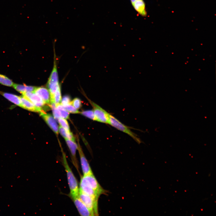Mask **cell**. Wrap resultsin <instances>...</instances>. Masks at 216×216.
<instances>
[{
  "label": "cell",
  "mask_w": 216,
  "mask_h": 216,
  "mask_svg": "<svg viewBox=\"0 0 216 216\" xmlns=\"http://www.w3.org/2000/svg\"><path fill=\"white\" fill-rule=\"evenodd\" d=\"M62 152V163L66 172L70 190L68 196L70 198L78 196L79 188L77 181L69 165L65 154L63 151Z\"/></svg>",
  "instance_id": "obj_1"
},
{
  "label": "cell",
  "mask_w": 216,
  "mask_h": 216,
  "mask_svg": "<svg viewBox=\"0 0 216 216\" xmlns=\"http://www.w3.org/2000/svg\"><path fill=\"white\" fill-rule=\"evenodd\" d=\"M118 130L129 135L137 143L140 144L141 141L137 135L132 131L129 127L122 123L118 120L111 114L109 124Z\"/></svg>",
  "instance_id": "obj_2"
},
{
  "label": "cell",
  "mask_w": 216,
  "mask_h": 216,
  "mask_svg": "<svg viewBox=\"0 0 216 216\" xmlns=\"http://www.w3.org/2000/svg\"><path fill=\"white\" fill-rule=\"evenodd\" d=\"M79 196L93 216L98 215V200L92 197L79 191Z\"/></svg>",
  "instance_id": "obj_3"
},
{
  "label": "cell",
  "mask_w": 216,
  "mask_h": 216,
  "mask_svg": "<svg viewBox=\"0 0 216 216\" xmlns=\"http://www.w3.org/2000/svg\"><path fill=\"white\" fill-rule=\"evenodd\" d=\"M55 60H54L53 68L47 82V87L49 89L50 98L51 99L54 98L55 93L59 85Z\"/></svg>",
  "instance_id": "obj_4"
},
{
  "label": "cell",
  "mask_w": 216,
  "mask_h": 216,
  "mask_svg": "<svg viewBox=\"0 0 216 216\" xmlns=\"http://www.w3.org/2000/svg\"><path fill=\"white\" fill-rule=\"evenodd\" d=\"M93 107L95 121L100 122L109 124L110 114L100 106L90 101Z\"/></svg>",
  "instance_id": "obj_5"
},
{
  "label": "cell",
  "mask_w": 216,
  "mask_h": 216,
  "mask_svg": "<svg viewBox=\"0 0 216 216\" xmlns=\"http://www.w3.org/2000/svg\"><path fill=\"white\" fill-rule=\"evenodd\" d=\"M77 149L80 155V164L82 167L83 176L93 174L90 165L86 159L82 149L78 141Z\"/></svg>",
  "instance_id": "obj_6"
},
{
  "label": "cell",
  "mask_w": 216,
  "mask_h": 216,
  "mask_svg": "<svg viewBox=\"0 0 216 216\" xmlns=\"http://www.w3.org/2000/svg\"><path fill=\"white\" fill-rule=\"evenodd\" d=\"M79 188V191L95 199L98 200L99 196L90 186L87 180L83 176H80Z\"/></svg>",
  "instance_id": "obj_7"
},
{
  "label": "cell",
  "mask_w": 216,
  "mask_h": 216,
  "mask_svg": "<svg viewBox=\"0 0 216 216\" xmlns=\"http://www.w3.org/2000/svg\"><path fill=\"white\" fill-rule=\"evenodd\" d=\"M83 176L86 178L90 186L99 196L106 192V190L99 183L93 174Z\"/></svg>",
  "instance_id": "obj_8"
},
{
  "label": "cell",
  "mask_w": 216,
  "mask_h": 216,
  "mask_svg": "<svg viewBox=\"0 0 216 216\" xmlns=\"http://www.w3.org/2000/svg\"><path fill=\"white\" fill-rule=\"evenodd\" d=\"M79 213L82 216H93L92 213L79 198V196L70 198Z\"/></svg>",
  "instance_id": "obj_9"
},
{
  "label": "cell",
  "mask_w": 216,
  "mask_h": 216,
  "mask_svg": "<svg viewBox=\"0 0 216 216\" xmlns=\"http://www.w3.org/2000/svg\"><path fill=\"white\" fill-rule=\"evenodd\" d=\"M64 139L70 151L72 164L80 174L79 170L78 161L76 157V151L77 149L78 145L75 142L67 138Z\"/></svg>",
  "instance_id": "obj_10"
},
{
  "label": "cell",
  "mask_w": 216,
  "mask_h": 216,
  "mask_svg": "<svg viewBox=\"0 0 216 216\" xmlns=\"http://www.w3.org/2000/svg\"><path fill=\"white\" fill-rule=\"evenodd\" d=\"M40 115L45 121L46 123L57 134H58V125L55 118L50 114L46 113L44 111L41 112Z\"/></svg>",
  "instance_id": "obj_11"
},
{
  "label": "cell",
  "mask_w": 216,
  "mask_h": 216,
  "mask_svg": "<svg viewBox=\"0 0 216 216\" xmlns=\"http://www.w3.org/2000/svg\"><path fill=\"white\" fill-rule=\"evenodd\" d=\"M22 96L30 101L35 106L41 109L45 105V104L42 100L34 92H26L22 94Z\"/></svg>",
  "instance_id": "obj_12"
},
{
  "label": "cell",
  "mask_w": 216,
  "mask_h": 216,
  "mask_svg": "<svg viewBox=\"0 0 216 216\" xmlns=\"http://www.w3.org/2000/svg\"><path fill=\"white\" fill-rule=\"evenodd\" d=\"M21 107L31 111L39 112L44 111L42 109L35 106L33 103L22 95L20 97Z\"/></svg>",
  "instance_id": "obj_13"
},
{
  "label": "cell",
  "mask_w": 216,
  "mask_h": 216,
  "mask_svg": "<svg viewBox=\"0 0 216 216\" xmlns=\"http://www.w3.org/2000/svg\"><path fill=\"white\" fill-rule=\"evenodd\" d=\"M33 92L38 95L45 104H47L50 106L51 104L50 93L47 89L43 87H36Z\"/></svg>",
  "instance_id": "obj_14"
},
{
  "label": "cell",
  "mask_w": 216,
  "mask_h": 216,
  "mask_svg": "<svg viewBox=\"0 0 216 216\" xmlns=\"http://www.w3.org/2000/svg\"><path fill=\"white\" fill-rule=\"evenodd\" d=\"M131 4L139 15L143 17L146 16V5L143 0H135Z\"/></svg>",
  "instance_id": "obj_15"
},
{
  "label": "cell",
  "mask_w": 216,
  "mask_h": 216,
  "mask_svg": "<svg viewBox=\"0 0 216 216\" xmlns=\"http://www.w3.org/2000/svg\"><path fill=\"white\" fill-rule=\"evenodd\" d=\"M12 86L16 91L22 94L27 92H33L36 87L25 84L14 83Z\"/></svg>",
  "instance_id": "obj_16"
},
{
  "label": "cell",
  "mask_w": 216,
  "mask_h": 216,
  "mask_svg": "<svg viewBox=\"0 0 216 216\" xmlns=\"http://www.w3.org/2000/svg\"><path fill=\"white\" fill-rule=\"evenodd\" d=\"M0 94L6 99L15 105L21 106L20 97L14 94L0 91Z\"/></svg>",
  "instance_id": "obj_17"
},
{
  "label": "cell",
  "mask_w": 216,
  "mask_h": 216,
  "mask_svg": "<svg viewBox=\"0 0 216 216\" xmlns=\"http://www.w3.org/2000/svg\"><path fill=\"white\" fill-rule=\"evenodd\" d=\"M0 83L6 86L11 87L12 86L14 83L8 77L0 74Z\"/></svg>",
  "instance_id": "obj_18"
},
{
  "label": "cell",
  "mask_w": 216,
  "mask_h": 216,
  "mask_svg": "<svg viewBox=\"0 0 216 216\" xmlns=\"http://www.w3.org/2000/svg\"><path fill=\"white\" fill-rule=\"evenodd\" d=\"M58 122L61 127L63 128L67 132H71L69 124L67 121L63 118H60L58 119Z\"/></svg>",
  "instance_id": "obj_19"
},
{
  "label": "cell",
  "mask_w": 216,
  "mask_h": 216,
  "mask_svg": "<svg viewBox=\"0 0 216 216\" xmlns=\"http://www.w3.org/2000/svg\"><path fill=\"white\" fill-rule=\"evenodd\" d=\"M61 100V94L60 87L59 85L54 95V101L55 103H60Z\"/></svg>",
  "instance_id": "obj_20"
},
{
  "label": "cell",
  "mask_w": 216,
  "mask_h": 216,
  "mask_svg": "<svg viewBox=\"0 0 216 216\" xmlns=\"http://www.w3.org/2000/svg\"><path fill=\"white\" fill-rule=\"evenodd\" d=\"M81 114L93 120H95V118L93 110H88L83 111L81 112Z\"/></svg>",
  "instance_id": "obj_21"
},
{
  "label": "cell",
  "mask_w": 216,
  "mask_h": 216,
  "mask_svg": "<svg viewBox=\"0 0 216 216\" xmlns=\"http://www.w3.org/2000/svg\"><path fill=\"white\" fill-rule=\"evenodd\" d=\"M70 104L72 105L76 109H80L82 106V102L78 98H76L74 99Z\"/></svg>",
  "instance_id": "obj_22"
},
{
  "label": "cell",
  "mask_w": 216,
  "mask_h": 216,
  "mask_svg": "<svg viewBox=\"0 0 216 216\" xmlns=\"http://www.w3.org/2000/svg\"><path fill=\"white\" fill-rule=\"evenodd\" d=\"M65 110L69 112L73 113H79L80 112L70 104L64 106Z\"/></svg>",
  "instance_id": "obj_23"
},
{
  "label": "cell",
  "mask_w": 216,
  "mask_h": 216,
  "mask_svg": "<svg viewBox=\"0 0 216 216\" xmlns=\"http://www.w3.org/2000/svg\"><path fill=\"white\" fill-rule=\"evenodd\" d=\"M70 98L69 96L65 95L62 98L61 104L63 106H65L70 104Z\"/></svg>",
  "instance_id": "obj_24"
},
{
  "label": "cell",
  "mask_w": 216,
  "mask_h": 216,
  "mask_svg": "<svg viewBox=\"0 0 216 216\" xmlns=\"http://www.w3.org/2000/svg\"><path fill=\"white\" fill-rule=\"evenodd\" d=\"M59 110V109H58ZM60 111L61 118L65 119H68L69 117V112L66 110H59Z\"/></svg>",
  "instance_id": "obj_25"
},
{
  "label": "cell",
  "mask_w": 216,
  "mask_h": 216,
  "mask_svg": "<svg viewBox=\"0 0 216 216\" xmlns=\"http://www.w3.org/2000/svg\"><path fill=\"white\" fill-rule=\"evenodd\" d=\"M58 130L64 138H67L68 132L63 128L59 126Z\"/></svg>",
  "instance_id": "obj_26"
}]
</instances>
